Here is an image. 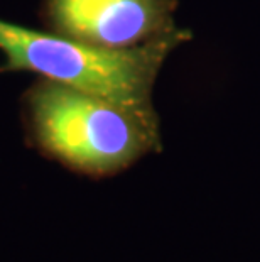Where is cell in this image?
Here are the masks:
<instances>
[{
	"mask_svg": "<svg viewBox=\"0 0 260 262\" xmlns=\"http://www.w3.org/2000/svg\"><path fill=\"white\" fill-rule=\"evenodd\" d=\"M24 119L29 142L44 158L95 180L162 147L152 107H130L48 78L27 90Z\"/></svg>",
	"mask_w": 260,
	"mask_h": 262,
	"instance_id": "obj_1",
	"label": "cell"
},
{
	"mask_svg": "<svg viewBox=\"0 0 260 262\" xmlns=\"http://www.w3.org/2000/svg\"><path fill=\"white\" fill-rule=\"evenodd\" d=\"M187 37V32L174 29L135 48L107 49L0 19V49L7 56L4 70L34 71L48 80L142 108L152 107V88L164 59Z\"/></svg>",
	"mask_w": 260,
	"mask_h": 262,
	"instance_id": "obj_2",
	"label": "cell"
},
{
	"mask_svg": "<svg viewBox=\"0 0 260 262\" xmlns=\"http://www.w3.org/2000/svg\"><path fill=\"white\" fill-rule=\"evenodd\" d=\"M174 0H44L48 31L90 46L135 48L176 29Z\"/></svg>",
	"mask_w": 260,
	"mask_h": 262,
	"instance_id": "obj_3",
	"label": "cell"
}]
</instances>
